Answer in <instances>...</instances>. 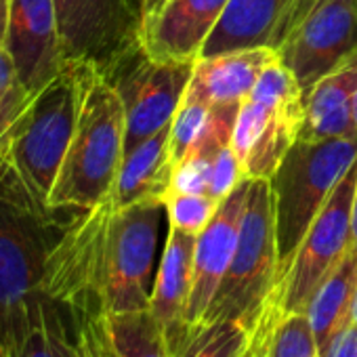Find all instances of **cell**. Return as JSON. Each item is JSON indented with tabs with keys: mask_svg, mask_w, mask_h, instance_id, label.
<instances>
[{
	"mask_svg": "<svg viewBox=\"0 0 357 357\" xmlns=\"http://www.w3.org/2000/svg\"><path fill=\"white\" fill-rule=\"evenodd\" d=\"M351 116H353V124H355V130H357V93L353 97V109H351Z\"/></svg>",
	"mask_w": 357,
	"mask_h": 357,
	"instance_id": "36",
	"label": "cell"
},
{
	"mask_svg": "<svg viewBox=\"0 0 357 357\" xmlns=\"http://www.w3.org/2000/svg\"><path fill=\"white\" fill-rule=\"evenodd\" d=\"M357 183V164L344 174L301 242L275 301L282 311H305L309 298L351 248V206Z\"/></svg>",
	"mask_w": 357,
	"mask_h": 357,
	"instance_id": "9",
	"label": "cell"
},
{
	"mask_svg": "<svg viewBox=\"0 0 357 357\" xmlns=\"http://www.w3.org/2000/svg\"><path fill=\"white\" fill-rule=\"evenodd\" d=\"M275 307H278V301L273 296L269 307L265 309V313L261 315V319L252 328L250 344L242 357H269V326H271V317L275 313Z\"/></svg>",
	"mask_w": 357,
	"mask_h": 357,
	"instance_id": "31",
	"label": "cell"
},
{
	"mask_svg": "<svg viewBox=\"0 0 357 357\" xmlns=\"http://www.w3.org/2000/svg\"><path fill=\"white\" fill-rule=\"evenodd\" d=\"M229 0H166L141 22L139 45L155 61L196 63Z\"/></svg>",
	"mask_w": 357,
	"mask_h": 357,
	"instance_id": "13",
	"label": "cell"
},
{
	"mask_svg": "<svg viewBox=\"0 0 357 357\" xmlns=\"http://www.w3.org/2000/svg\"><path fill=\"white\" fill-rule=\"evenodd\" d=\"M78 326L89 357H176L149 307L103 313Z\"/></svg>",
	"mask_w": 357,
	"mask_h": 357,
	"instance_id": "16",
	"label": "cell"
},
{
	"mask_svg": "<svg viewBox=\"0 0 357 357\" xmlns=\"http://www.w3.org/2000/svg\"><path fill=\"white\" fill-rule=\"evenodd\" d=\"M250 178L242 181L219 206L213 221L206 229L196 238L194 248V280H192V294L188 303V321L198 324L204 319L213 296L234 259L242 217L246 208Z\"/></svg>",
	"mask_w": 357,
	"mask_h": 357,
	"instance_id": "14",
	"label": "cell"
},
{
	"mask_svg": "<svg viewBox=\"0 0 357 357\" xmlns=\"http://www.w3.org/2000/svg\"><path fill=\"white\" fill-rule=\"evenodd\" d=\"M32 93L17 74L11 55L0 49V155H7L9 139L32 101Z\"/></svg>",
	"mask_w": 357,
	"mask_h": 357,
	"instance_id": "26",
	"label": "cell"
},
{
	"mask_svg": "<svg viewBox=\"0 0 357 357\" xmlns=\"http://www.w3.org/2000/svg\"><path fill=\"white\" fill-rule=\"evenodd\" d=\"M278 53L307 93L321 76L357 53V0H317Z\"/></svg>",
	"mask_w": 357,
	"mask_h": 357,
	"instance_id": "11",
	"label": "cell"
},
{
	"mask_svg": "<svg viewBox=\"0 0 357 357\" xmlns=\"http://www.w3.org/2000/svg\"><path fill=\"white\" fill-rule=\"evenodd\" d=\"M78 319L66 305L43 296L15 357H78Z\"/></svg>",
	"mask_w": 357,
	"mask_h": 357,
	"instance_id": "22",
	"label": "cell"
},
{
	"mask_svg": "<svg viewBox=\"0 0 357 357\" xmlns=\"http://www.w3.org/2000/svg\"><path fill=\"white\" fill-rule=\"evenodd\" d=\"M124 105L103 72L82 61L78 122L49 204L91 208L105 200L124 158Z\"/></svg>",
	"mask_w": 357,
	"mask_h": 357,
	"instance_id": "3",
	"label": "cell"
},
{
	"mask_svg": "<svg viewBox=\"0 0 357 357\" xmlns=\"http://www.w3.org/2000/svg\"><path fill=\"white\" fill-rule=\"evenodd\" d=\"M355 164L357 135L321 141L296 139L284 153L269 178L275 204L280 282L309 227Z\"/></svg>",
	"mask_w": 357,
	"mask_h": 357,
	"instance_id": "4",
	"label": "cell"
},
{
	"mask_svg": "<svg viewBox=\"0 0 357 357\" xmlns=\"http://www.w3.org/2000/svg\"><path fill=\"white\" fill-rule=\"evenodd\" d=\"M292 5L294 0H229L227 9L202 47L200 57H215L240 49L273 47L278 30Z\"/></svg>",
	"mask_w": 357,
	"mask_h": 357,
	"instance_id": "19",
	"label": "cell"
},
{
	"mask_svg": "<svg viewBox=\"0 0 357 357\" xmlns=\"http://www.w3.org/2000/svg\"><path fill=\"white\" fill-rule=\"evenodd\" d=\"M9 11H11V0H0V49L5 47L7 26H9Z\"/></svg>",
	"mask_w": 357,
	"mask_h": 357,
	"instance_id": "33",
	"label": "cell"
},
{
	"mask_svg": "<svg viewBox=\"0 0 357 357\" xmlns=\"http://www.w3.org/2000/svg\"><path fill=\"white\" fill-rule=\"evenodd\" d=\"M168 132L170 124L124 153L116 181L107 196L116 208L151 200L164 202L172 176Z\"/></svg>",
	"mask_w": 357,
	"mask_h": 357,
	"instance_id": "20",
	"label": "cell"
},
{
	"mask_svg": "<svg viewBox=\"0 0 357 357\" xmlns=\"http://www.w3.org/2000/svg\"><path fill=\"white\" fill-rule=\"evenodd\" d=\"M317 3V0H294V5L290 7V11H288V15H286V20L282 22V26H280V30H278V36H275V49L284 43V38L305 20V15L313 9V5Z\"/></svg>",
	"mask_w": 357,
	"mask_h": 357,
	"instance_id": "32",
	"label": "cell"
},
{
	"mask_svg": "<svg viewBox=\"0 0 357 357\" xmlns=\"http://www.w3.org/2000/svg\"><path fill=\"white\" fill-rule=\"evenodd\" d=\"M78 357H89V353H86V349H84V344L80 340V334H78Z\"/></svg>",
	"mask_w": 357,
	"mask_h": 357,
	"instance_id": "37",
	"label": "cell"
},
{
	"mask_svg": "<svg viewBox=\"0 0 357 357\" xmlns=\"http://www.w3.org/2000/svg\"><path fill=\"white\" fill-rule=\"evenodd\" d=\"M166 3V0H143V20L151 13H155L162 5Z\"/></svg>",
	"mask_w": 357,
	"mask_h": 357,
	"instance_id": "35",
	"label": "cell"
},
{
	"mask_svg": "<svg viewBox=\"0 0 357 357\" xmlns=\"http://www.w3.org/2000/svg\"><path fill=\"white\" fill-rule=\"evenodd\" d=\"M80 97L82 61H66L63 70L32 97L11 132L7 158L45 202H49L68 153L78 122Z\"/></svg>",
	"mask_w": 357,
	"mask_h": 357,
	"instance_id": "6",
	"label": "cell"
},
{
	"mask_svg": "<svg viewBox=\"0 0 357 357\" xmlns=\"http://www.w3.org/2000/svg\"><path fill=\"white\" fill-rule=\"evenodd\" d=\"M164 202L116 208L109 198L74 208L43 282V296L66 305L80 321L149 307L151 271Z\"/></svg>",
	"mask_w": 357,
	"mask_h": 357,
	"instance_id": "1",
	"label": "cell"
},
{
	"mask_svg": "<svg viewBox=\"0 0 357 357\" xmlns=\"http://www.w3.org/2000/svg\"><path fill=\"white\" fill-rule=\"evenodd\" d=\"M305 120V91L280 61L271 63L242 101L231 149L244 166L246 178H269L284 153L298 139Z\"/></svg>",
	"mask_w": 357,
	"mask_h": 357,
	"instance_id": "7",
	"label": "cell"
},
{
	"mask_svg": "<svg viewBox=\"0 0 357 357\" xmlns=\"http://www.w3.org/2000/svg\"><path fill=\"white\" fill-rule=\"evenodd\" d=\"M357 292V244H351L342 261L328 273V278L317 286L313 296L305 307V315L311 321L319 349L338 332L347 321H351V309Z\"/></svg>",
	"mask_w": 357,
	"mask_h": 357,
	"instance_id": "21",
	"label": "cell"
},
{
	"mask_svg": "<svg viewBox=\"0 0 357 357\" xmlns=\"http://www.w3.org/2000/svg\"><path fill=\"white\" fill-rule=\"evenodd\" d=\"M194 248L196 236L168 227L149 298V309L164 328L174 355L192 326L188 321V303L194 280Z\"/></svg>",
	"mask_w": 357,
	"mask_h": 357,
	"instance_id": "15",
	"label": "cell"
},
{
	"mask_svg": "<svg viewBox=\"0 0 357 357\" xmlns=\"http://www.w3.org/2000/svg\"><path fill=\"white\" fill-rule=\"evenodd\" d=\"M269 357H319V342L305 311L275 307L269 326Z\"/></svg>",
	"mask_w": 357,
	"mask_h": 357,
	"instance_id": "25",
	"label": "cell"
},
{
	"mask_svg": "<svg viewBox=\"0 0 357 357\" xmlns=\"http://www.w3.org/2000/svg\"><path fill=\"white\" fill-rule=\"evenodd\" d=\"M252 330L238 319H202L192 324L176 357H242Z\"/></svg>",
	"mask_w": 357,
	"mask_h": 357,
	"instance_id": "23",
	"label": "cell"
},
{
	"mask_svg": "<svg viewBox=\"0 0 357 357\" xmlns=\"http://www.w3.org/2000/svg\"><path fill=\"white\" fill-rule=\"evenodd\" d=\"M280 284L275 204L267 178H250L234 259L204 319H238L257 326Z\"/></svg>",
	"mask_w": 357,
	"mask_h": 357,
	"instance_id": "5",
	"label": "cell"
},
{
	"mask_svg": "<svg viewBox=\"0 0 357 357\" xmlns=\"http://www.w3.org/2000/svg\"><path fill=\"white\" fill-rule=\"evenodd\" d=\"M3 49L28 91L40 93L66 66L55 0H11Z\"/></svg>",
	"mask_w": 357,
	"mask_h": 357,
	"instance_id": "12",
	"label": "cell"
},
{
	"mask_svg": "<svg viewBox=\"0 0 357 357\" xmlns=\"http://www.w3.org/2000/svg\"><path fill=\"white\" fill-rule=\"evenodd\" d=\"M357 93V53L321 76L305 93V120L298 139H342L357 135L353 97Z\"/></svg>",
	"mask_w": 357,
	"mask_h": 357,
	"instance_id": "18",
	"label": "cell"
},
{
	"mask_svg": "<svg viewBox=\"0 0 357 357\" xmlns=\"http://www.w3.org/2000/svg\"><path fill=\"white\" fill-rule=\"evenodd\" d=\"M242 181H246V174H244V166L240 158L236 155L231 145H223L213 155L208 196L223 202Z\"/></svg>",
	"mask_w": 357,
	"mask_h": 357,
	"instance_id": "29",
	"label": "cell"
},
{
	"mask_svg": "<svg viewBox=\"0 0 357 357\" xmlns=\"http://www.w3.org/2000/svg\"><path fill=\"white\" fill-rule=\"evenodd\" d=\"M101 72L124 105L126 153L172 122L192 80L194 63L155 61L137 43Z\"/></svg>",
	"mask_w": 357,
	"mask_h": 357,
	"instance_id": "8",
	"label": "cell"
},
{
	"mask_svg": "<svg viewBox=\"0 0 357 357\" xmlns=\"http://www.w3.org/2000/svg\"><path fill=\"white\" fill-rule=\"evenodd\" d=\"M74 208L38 198L0 155V357H15L43 298L49 257Z\"/></svg>",
	"mask_w": 357,
	"mask_h": 357,
	"instance_id": "2",
	"label": "cell"
},
{
	"mask_svg": "<svg viewBox=\"0 0 357 357\" xmlns=\"http://www.w3.org/2000/svg\"><path fill=\"white\" fill-rule=\"evenodd\" d=\"M221 202L211 196H192V194H176L164 200V211L168 219V227L178 229L190 236H200L206 225L217 215Z\"/></svg>",
	"mask_w": 357,
	"mask_h": 357,
	"instance_id": "27",
	"label": "cell"
},
{
	"mask_svg": "<svg viewBox=\"0 0 357 357\" xmlns=\"http://www.w3.org/2000/svg\"><path fill=\"white\" fill-rule=\"evenodd\" d=\"M213 122V105L202 99L183 97L168 132V155L172 168L196 151L206 139Z\"/></svg>",
	"mask_w": 357,
	"mask_h": 357,
	"instance_id": "24",
	"label": "cell"
},
{
	"mask_svg": "<svg viewBox=\"0 0 357 357\" xmlns=\"http://www.w3.org/2000/svg\"><path fill=\"white\" fill-rule=\"evenodd\" d=\"M351 319L357 321V292H355V301H353V309H351Z\"/></svg>",
	"mask_w": 357,
	"mask_h": 357,
	"instance_id": "38",
	"label": "cell"
},
{
	"mask_svg": "<svg viewBox=\"0 0 357 357\" xmlns=\"http://www.w3.org/2000/svg\"><path fill=\"white\" fill-rule=\"evenodd\" d=\"M319 357H357V321H347L319 349Z\"/></svg>",
	"mask_w": 357,
	"mask_h": 357,
	"instance_id": "30",
	"label": "cell"
},
{
	"mask_svg": "<svg viewBox=\"0 0 357 357\" xmlns=\"http://www.w3.org/2000/svg\"><path fill=\"white\" fill-rule=\"evenodd\" d=\"M280 61L273 47L229 51L215 57H200L183 97L202 99L208 105H240L255 89L261 74Z\"/></svg>",
	"mask_w": 357,
	"mask_h": 357,
	"instance_id": "17",
	"label": "cell"
},
{
	"mask_svg": "<svg viewBox=\"0 0 357 357\" xmlns=\"http://www.w3.org/2000/svg\"><path fill=\"white\" fill-rule=\"evenodd\" d=\"M351 240L353 244H357V183H355L353 206H351Z\"/></svg>",
	"mask_w": 357,
	"mask_h": 357,
	"instance_id": "34",
	"label": "cell"
},
{
	"mask_svg": "<svg viewBox=\"0 0 357 357\" xmlns=\"http://www.w3.org/2000/svg\"><path fill=\"white\" fill-rule=\"evenodd\" d=\"M211 166H213V155H202V153H192L183 162H178L172 168V176H170V185H168L166 198L176 196V194L208 196Z\"/></svg>",
	"mask_w": 357,
	"mask_h": 357,
	"instance_id": "28",
	"label": "cell"
},
{
	"mask_svg": "<svg viewBox=\"0 0 357 357\" xmlns=\"http://www.w3.org/2000/svg\"><path fill=\"white\" fill-rule=\"evenodd\" d=\"M66 61L107 68L139 43L143 0H55Z\"/></svg>",
	"mask_w": 357,
	"mask_h": 357,
	"instance_id": "10",
	"label": "cell"
}]
</instances>
